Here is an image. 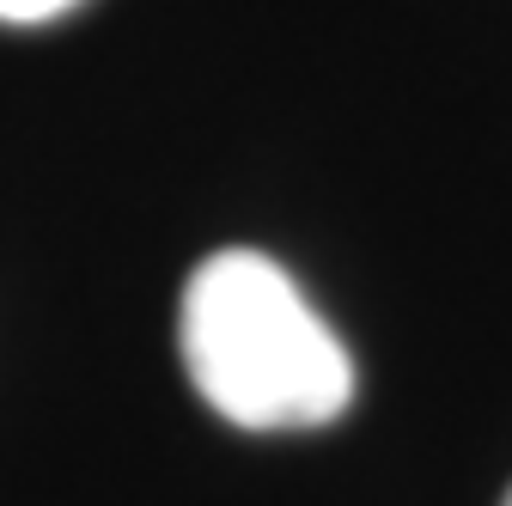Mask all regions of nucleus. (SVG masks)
<instances>
[{
  "label": "nucleus",
  "instance_id": "nucleus-1",
  "mask_svg": "<svg viewBox=\"0 0 512 506\" xmlns=\"http://www.w3.org/2000/svg\"><path fill=\"white\" fill-rule=\"evenodd\" d=\"M177 348L214 415L250 433L324 427L354 397V360L263 250H220L183 287Z\"/></svg>",
  "mask_w": 512,
  "mask_h": 506
},
{
  "label": "nucleus",
  "instance_id": "nucleus-2",
  "mask_svg": "<svg viewBox=\"0 0 512 506\" xmlns=\"http://www.w3.org/2000/svg\"><path fill=\"white\" fill-rule=\"evenodd\" d=\"M68 7H80V0H0V19L7 25H43L55 13H68Z\"/></svg>",
  "mask_w": 512,
  "mask_h": 506
},
{
  "label": "nucleus",
  "instance_id": "nucleus-3",
  "mask_svg": "<svg viewBox=\"0 0 512 506\" xmlns=\"http://www.w3.org/2000/svg\"><path fill=\"white\" fill-rule=\"evenodd\" d=\"M500 506H512V488H506V500H500Z\"/></svg>",
  "mask_w": 512,
  "mask_h": 506
}]
</instances>
